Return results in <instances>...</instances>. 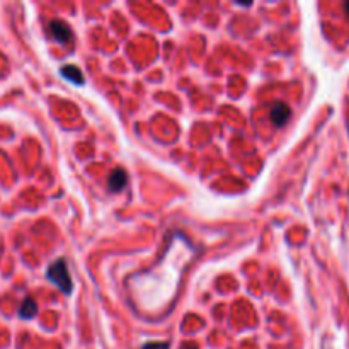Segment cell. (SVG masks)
Segmentation results:
<instances>
[{"label": "cell", "instance_id": "ba28073f", "mask_svg": "<svg viewBox=\"0 0 349 349\" xmlns=\"http://www.w3.org/2000/svg\"><path fill=\"white\" fill-rule=\"evenodd\" d=\"M181 349H198V346H196V344H193V342H189V344H184Z\"/></svg>", "mask_w": 349, "mask_h": 349}, {"label": "cell", "instance_id": "3957f363", "mask_svg": "<svg viewBox=\"0 0 349 349\" xmlns=\"http://www.w3.org/2000/svg\"><path fill=\"white\" fill-rule=\"evenodd\" d=\"M50 33L60 43H68L72 39V29L68 28L67 23H63L60 19H55L50 23Z\"/></svg>", "mask_w": 349, "mask_h": 349}, {"label": "cell", "instance_id": "8992f818", "mask_svg": "<svg viewBox=\"0 0 349 349\" xmlns=\"http://www.w3.org/2000/svg\"><path fill=\"white\" fill-rule=\"evenodd\" d=\"M36 312H38V305H36V301L33 298H24V301L20 303L19 306V317L20 319H33L36 315Z\"/></svg>", "mask_w": 349, "mask_h": 349}, {"label": "cell", "instance_id": "9c48e42d", "mask_svg": "<svg viewBox=\"0 0 349 349\" xmlns=\"http://www.w3.org/2000/svg\"><path fill=\"white\" fill-rule=\"evenodd\" d=\"M346 10H347V14H349V2L346 4Z\"/></svg>", "mask_w": 349, "mask_h": 349}, {"label": "cell", "instance_id": "52a82bcc", "mask_svg": "<svg viewBox=\"0 0 349 349\" xmlns=\"http://www.w3.org/2000/svg\"><path fill=\"white\" fill-rule=\"evenodd\" d=\"M169 347H171L169 342H147L141 349H169Z\"/></svg>", "mask_w": 349, "mask_h": 349}, {"label": "cell", "instance_id": "277c9868", "mask_svg": "<svg viewBox=\"0 0 349 349\" xmlns=\"http://www.w3.org/2000/svg\"><path fill=\"white\" fill-rule=\"evenodd\" d=\"M126 182H128V174H126L125 169L119 167V169H114V171L111 172L108 186L113 193H118L126 186Z\"/></svg>", "mask_w": 349, "mask_h": 349}, {"label": "cell", "instance_id": "6da1fadb", "mask_svg": "<svg viewBox=\"0 0 349 349\" xmlns=\"http://www.w3.org/2000/svg\"><path fill=\"white\" fill-rule=\"evenodd\" d=\"M46 278L50 281L61 290L65 295H70L73 290V281L70 278V273H68V268L63 259H58L53 264H50L48 271H46Z\"/></svg>", "mask_w": 349, "mask_h": 349}, {"label": "cell", "instance_id": "7a4b0ae2", "mask_svg": "<svg viewBox=\"0 0 349 349\" xmlns=\"http://www.w3.org/2000/svg\"><path fill=\"white\" fill-rule=\"evenodd\" d=\"M290 116H292V109H290L288 104L281 102V100H276L271 106V113H269V118H271L274 126H283L284 123H288Z\"/></svg>", "mask_w": 349, "mask_h": 349}, {"label": "cell", "instance_id": "5b68a950", "mask_svg": "<svg viewBox=\"0 0 349 349\" xmlns=\"http://www.w3.org/2000/svg\"><path fill=\"white\" fill-rule=\"evenodd\" d=\"M61 77L68 78L70 82L77 84V86H82L84 84V73L80 72V68H77L75 65H65L61 67Z\"/></svg>", "mask_w": 349, "mask_h": 349}]
</instances>
